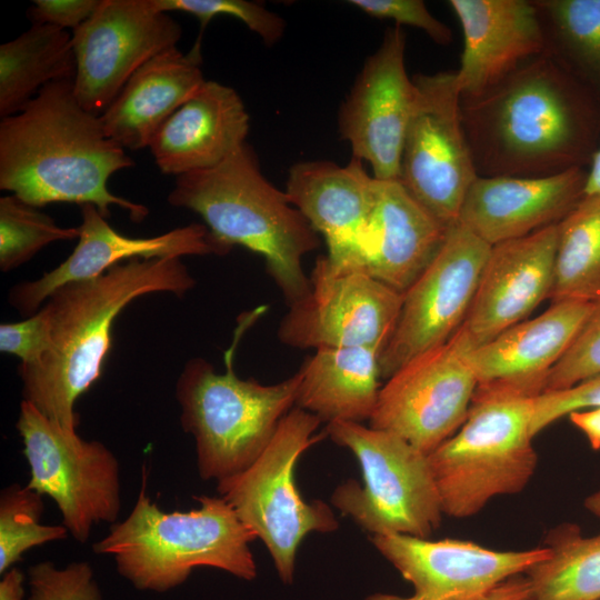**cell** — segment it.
Masks as SVG:
<instances>
[{"mask_svg":"<svg viewBox=\"0 0 600 600\" xmlns=\"http://www.w3.org/2000/svg\"><path fill=\"white\" fill-rule=\"evenodd\" d=\"M461 117L479 177L588 168L600 147V93L548 49L484 92L461 96Z\"/></svg>","mask_w":600,"mask_h":600,"instance_id":"obj_1","label":"cell"},{"mask_svg":"<svg viewBox=\"0 0 600 600\" xmlns=\"http://www.w3.org/2000/svg\"><path fill=\"white\" fill-rule=\"evenodd\" d=\"M133 166L107 136L100 116L77 100L73 80L47 84L19 112L1 118L0 189L37 208L93 204L108 219L110 206H118L140 222L148 208L107 186L113 173Z\"/></svg>","mask_w":600,"mask_h":600,"instance_id":"obj_2","label":"cell"},{"mask_svg":"<svg viewBox=\"0 0 600 600\" xmlns=\"http://www.w3.org/2000/svg\"><path fill=\"white\" fill-rule=\"evenodd\" d=\"M194 284L180 258H137L58 288L43 306L50 317V350L38 363L18 367L22 400L66 431L77 432L76 402L102 373L120 312L142 296L183 297Z\"/></svg>","mask_w":600,"mask_h":600,"instance_id":"obj_3","label":"cell"},{"mask_svg":"<svg viewBox=\"0 0 600 600\" xmlns=\"http://www.w3.org/2000/svg\"><path fill=\"white\" fill-rule=\"evenodd\" d=\"M168 202L198 213L229 250L241 246L261 256L288 306L308 292L302 262L319 248L318 233L262 174L248 143L211 169L176 177Z\"/></svg>","mask_w":600,"mask_h":600,"instance_id":"obj_4","label":"cell"},{"mask_svg":"<svg viewBox=\"0 0 600 600\" xmlns=\"http://www.w3.org/2000/svg\"><path fill=\"white\" fill-rule=\"evenodd\" d=\"M199 507L164 512L148 494L142 467L137 501L129 516L110 526L92 544L112 556L117 571L144 591L166 592L183 583L196 568L209 567L242 580L258 570L250 544L257 538L220 496H194Z\"/></svg>","mask_w":600,"mask_h":600,"instance_id":"obj_5","label":"cell"},{"mask_svg":"<svg viewBox=\"0 0 600 600\" xmlns=\"http://www.w3.org/2000/svg\"><path fill=\"white\" fill-rule=\"evenodd\" d=\"M536 397L506 384L477 386L463 424L429 454L444 516L472 517L493 498L527 487L538 463Z\"/></svg>","mask_w":600,"mask_h":600,"instance_id":"obj_6","label":"cell"},{"mask_svg":"<svg viewBox=\"0 0 600 600\" xmlns=\"http://www.w3.org/2000/svg\"><path fill=\"white\" fill-rule=\"evenodd\" d=\"M232 349L226 353L223 373L208 360L192 358L176 384L180 423L194 439L202 480L219 482L246 470L296 407L298 371L273 384L242 379L233 370Z\"/></svg>","mask_w":600,"mask_h":600,"instance_id":"obj_7","label":"cell"},{"mask_svg":"<svg viewBox=\"0 0 600 600\" xmlns=\"http://www.w3.org/2000/svg\"><path fill=\"white\" fill-rule=\"evenodd\" d=\"M322 421L293 407L273 438L246 470L217 482V491L240 521L266 546L280 580L291 584L296 558L310 533L339 528L334 512L321 500L306 501L294 481V468L306 450L322 436Z\"/></svg>","mask_w":600,"mask_h":600,"instance_id":"obj_8","label":"cell"},{"mask_svg":"<svg viewBox=\"0 0 600 600\" xmlns=\"http://www.w3.org/2000/svg\"><path fill=\"white\" fill-rule=\"evenodd\" d=\"M326 434L347 448L362 483L349 479L331 494L332 506L371 536L429 539L444 516L429 460L401 437L357 422H331Z\"/></svg>","mask_w":600,"mask_h":600,"instance_id":"obj_9","label":"cell"},{"mask_svg":"<svg viewBox=\"0 0 600 600\" xmlns=\"http://www.w3.org/2000/svg\"><path fill=\"white\" fill-rule=\"evenodd\" d=\"M16 427L30 469L27 487L54 501L73 539L84 543L94 524L117 521L120 467L109 448L66 431L26 400Z\"/></svg>","mask_w":600,"mask_h":600,"instance_id":"obj_10","label":"cell"},{"mask_svg":"<svg viewBox=\"0 0 600 600\" xmlns=\"http://www.w3.org/2000/svg\"><path fill=\"white\" fill-rule=\"evenodd\" d=\"M414 100L399 181L438 221L458 223L466 194L479 177L461 117L456 71L412 76Z\"/></svg>","mask_w":600,"mask_h":600,"instance_id":"obj_11","label":"cell"},{"mask_svg":"<svg viewBox=\"0 0 600 600\" xmlns=\"http://www.w3.org/2000/svg\"><path fill=\"white\" fill-rule=\"evenodd\" d=\"M308 292L289 304L277 337L294 349L364 347L380 352L389 341L403 293L357 269L319 257Z\"/></svg>","mask_w":600,"mask_h":600,"instance_id":"obj_12","label":"cell"},{"mask_svg":"<svg viewBox=\"0 0 600 600\" xmlns=\"http://www.w3.org/2000/svg\"><path fill=\"white\" fill-rule=\"evenodd\" d=\"M491 247L459 222L448 229L430 264L403 293L396 328L379 354L382 380L460 329Z\"/></svg>","mask_w":600,"mask_h":600,"instance_id":"obj_13","label":"cell"},{"mask_svg":"<svg viewBox=\"0 0 600 600\" xmlns=\"http://www.w3.org/2000/svg\"><path fill=\"white\" fill-rule=\"evenodd\" d=\"M470 348L456 332L414 358L381 387L370 427L390 431L430 454L467 419L478 386Z\"/></svg>","mask_w":600,"mask_h":600,"instance_id":"obj_14","label":"cell"},{"mask_svg":"<svg viewBox=\"0 0 600 600\" xmlns=\"http://www.w3.org/2000/svg\"><path fill=\"white\" fill-rule=\"evenodd\" d=\"M71 36L73 93L86 110L100 116L142 64L177 47L182 28L152 0H101Z\"/></svg>","mask_w":600,"mask_h":600,"instance_id":"obj_15","label":"cell"},{"mask_svg":"<svg viewBox=\"0 0 600 600\" xmlns=\"http://www.w3.org/2000/svg\"><path fill=\"white\" fill-rule=\"evenodd\" d=\"M378 552L412 584L410 596L377 592L363 600H479L549 556L547 547L494 550L467 540L370 536Z\"/></svg>","mask_w":600,"mask_h":600,"instance_id":"obj_16","label":"cell"},{"mask_svg":"<svg viewBox=\"0 0 600 600\" xmlns=\"http://www.w3.org/2000/svg\"><path fill=\"white\" fill-rule=\"evenodd\" d=\"M406 33L386 30L379 48L367 58L341 104L338 126L352 157L370 164L379 180H398L402 146L414 100L406 70Z\"/></svg>","mask_w":600,"mask_h":600,"instance_id":"obj_17","label":"cell"},{"mask_svg":"<svg viewBox=\"0 0 600 600\" xmlns=\"http://www.w3.org/2000/svg\"><path fill=\"white\" fill-rule=\"evenodd\" d=\"M78 243L71 254L37 280L16 284L9 303L30 317L58 288L96 278L111 267L131 259H163L183 256H224L231 250L211 234L206 224L191 223L150 238H132L117 232L93 204L81 206Z\"/></svg>","mask_w":600,"mask_h":600,"instance_id":"obj_18","label":"cell"},{"mask_svg":"<svg viewBox=\"0 0 600 600\" xmlns=\"http://www.w3.org/2000/svg\"><path fill=\"white\" fill-rule=\"evenodd\" d=\"M557 224L491 247L469 312L457 331L471 349L526 320L550 299Z\"/></svg>","mask_w":600,"mask_h":600,"instance_id":"obj_19","label":"cell"},{"mask_svg":"<svg viewBox=\"0 0 600 600\" xmlns=\"http://www.w3.org/2000/svg\"><path fill=\"white\" fill-rule=\"evenodd\" d=\"M588 168L539 178L478 177L458 222L490 246L559 223L583 198Z\"/></svg>","mask_w":600,"mask_h":600,"instance_id":"obj_20","label":"cell"},{"mask_svg":"<svg viewBox=\"0 0 600 600\" xmlns=\"http://www.w3.org/2000/svg\"><path fill=\"white\" fill-rule=\"evenodd\" d=\"M376 184L363 162L352 157L344 166L326 160L293 164L284 192L313 230L324 237L328 259L348 267L360 254Z\"/></svg>","mask_w":600,"mask_h":600,"instance_id":"obj_21","label":"cell"},{"mask_svg":"<svg viewBox=\"0 0 600 600\" xmlns=\"http://www.w3.org/2000/svg\"><path fill=\"white\" fill-rule=\"evenodd\" d=\"M463 33L456 70L462 97L478 96L526 60L547 50L533 1L450 0Z\"/></svg>","mask_w":600,"mask_h":600,"instance_id":"obj_22","label":"cell"},{"mask_svg":"<svg viewBox=\"0 0 600 600\" xmlns=\"http://www.w3.org/2000/svg\"><path fill=\"white\" fill-rule=\"evenodd\" d=\"M399 180H379L360 254L346 268L404 293L430 264L447 231Z\"/></svg>","mask_w":600,"mask_h":600,"instance_id":"obj_23","label":"cell"},{"mask_svg":"<svg viewBox=\"0 0 600 600\" xmlns=\"http://www.w3.org/2000/svg\"><path fill=\"white\" fill-rule=\"evenodd\" d=\"M249 120L234 89L206 80L163 123L149 148L164 174L208 170L247 143Z\"/></svg>","mask_w":600,"mask_h":600,"instance_id":"obj_24","label":"cell"},{"mask_svg":"<svg viewBox=\"0 0 600 600\" xmlns=\"http://www.w3.org/2000/svg\"><path fill=\"white\" fill-rule=\"evenodd\" d=\"M596 303L559 301L543 313L526 319L489 342L468 350L478 384L498 383L529 394L543 392L551 368L567 351Z\"/></svg>","mask_w":600,"mask_h":600,"instance_id":"obj_25","label":"cell"},{"mask_svg":"<svg viewBox=\"0 0 600 600\" xmlns=\"http://www.w3.org/2000/svg\"><path fill=\"white\" fill-rule=\"evenodd\" d=\"M201 48L167 49L142 64L100 114L109 138L124 150L149 148L163 123L206 82Z\"/></svg>","mask_w":600,"mask_h":600,"instance_id":"obj_26","label":"cell"},{"mask_svg":"<svg viewBox=\"0 0 600 600\" xmlns=\"http://www.w3.org/2000/svg\"><path fill=\"white\" fill-rule=\"evenodd\" d=\"M298 372L296 407L327 424L370 420L382 387L378 350L364 347L317 349Z\"/></svg>","mask_w":600,"mask_h":600,"instance_id":"obj_27","label":"cell"},{"mask_svg":"<svg viewBox=\"0 0 600 600\" xmlns=\"http://www.w3.org/2000/svg\"><path fill=\"white\" fill-rule=\"evenodd\" d=\"M76 58L67 30L32 23L0 47V116L23 109L49 83L73 80Z\"/></svg>","mask_w":600,"mask_h":600,"instance_id":"obj_28","label":"cell"},{"mask_svg":"<svg viewBox=\"0 0 600 600\" xmlns=\"http://www.w3.org/2000/svg\"><path fill=\"white\" fill-rule=\"evenodd\" d=\"M552 302H600V193L584 194L557 223Z\"/></svg>","mask_w":600,"mask_h":600,"instance_id":"obj_29","label":"cell"},{"mask_svg":"<svg viewBox=\"0 0 600 600\" xmlns=\"http://www.w3.org/2000/svg\"><path fill=\"white\" fill-rule=\"evenodd\" d=\"M549 556L524 574L531 600H600V534L583 537L574 524L548 533Z\"/></svg>","mask_w":600,"mask_h":600,"instance_id":"obj_30","label":"cell"},{"mask_svg":"<svg viewBox=\"0 0 600 600\" xmlns=\"http://www.w3.org/2000/svg\"><path fill=\"white\" fill-rule=\"evenodd\" d=\"M547 49L600 93V0H534Z\"/></svg>","mask_w":600,"mask_h":600,"instance_id":"obj_31","label":"cell"},{"mask_svg":"<svg viewBox=\"0 0 600 600\" xmlns=\"http://www.w3.org/2000/svg\"><path fill=\"white\" fill-rule=\"evenodd\" d=\"M40 493L17 483L0 496V573L3 574L33 547L62 540L67 528L41 524L43 501Z\"/></svg>","mask_w":600,"mask_h":600,"instance_id":"obj_32","label":"cell"},{"mask_svg":"<svg viewBox=\"0 0 600 600\" xmlns=\"http://www.w3.org/2000/svg\"><path fill=\"white\" fill-rule=\"evenodd\" d=\"M79 234V227H59L50 216L14 194L0 198V269L3 272L26 263L49 243L78 239Z\"/></svg>","mask_w":600,"mask_h":600,"instance_id":"obj_33","label":"cell"},{"mask_svg":"<svg viewBox=\"0 0 600 600\" xmlns=\"http://www.w3.org/2000/svg\"><path fill=\"white\" fill-rule=\"evenodd\" d=\"M164 12L181 11L200 22V37L194 46L201 48V34L210 20L217 16H230L243 22L267 46L278 42L286 29L284 20L266 7L247 0H152Z\"/></svg>","mask_w":600,"mask_h":600,"instance_id":"obj_34","label":"cell"},{"mask_svg":"<svg viewBox=\"0 0 600 600\" xmlns=\"http://www.w3.org/2000/svg\"><path fill=\"white\" fill-rule=\"evenodd\" d=\"M29 594L26 600H102L88 562H71L58 568L42 561L28 569Z\"/></svg>","mask_w":600,"mask_h":600,"instance_id":"obj_35","label":"cell"},{"mask_svg":"<svg viewBox=\"0 0 600 600\" xmlns=\"http://www.w3.org/2000/svg\"><path fill=\"white\" fill-rule=\"evenodd\" d=\"M600 374V302L549 371L543 392L571 388Z\"/></svg>","mask_w":600,"mask_h":600,"instance_id":"obj_36","label":"cell"},{"mask_svg":"<svg viewBox=\"0 0 600 600\" xmlns=\"http://www.w3.org/2000/svg\"><path fill=\"white\" fill-rule=\"evenodd\" d=\"M349 3L370 17L420 29L438 44L446 46L452 41L450 28L432 16L421 0H350Z\"/></svg>","mask_w":600,"mask_h":600,"instance_id":"obj_37","label":"cell"},{"mask_svg":"<svg viewBox=\"0 0 600 600\" xmlns=\"http://www.w3.org/2000/svg\"><path fill=\"white\" fill-rule=\"evenodd\" d=\"M596 407H600V374L568 389L542 392L533 401L532 436L571 412Z\"/></svg>","mask_w":600,"mask_h":600,"instance_id":"obj_38","label":"cell"},{"mask_svg":"<svg viewBox=\"0 0 600 600\" xmlns=\"http://www.w3.org/2000/svg\"><path fill=\"white\" fill-rule=\"evenodd\" d=\"M50 348V317L44 307L22 321L0 324V351L19 357L20 364L38 363Z\"/></svg>","mask_w":600,"mask_h":600,"instance_id":"obj_39","label":"cell"},{"mask_svg":"<svg viewBox=\"0 0 600 600\" xmlns=\"http://www.w3.org/2000/svg\"><path fill=\"white\" fill-rule=\"evenodd\" d=\"M101 0H34L28 10L32 23L76 30L97 10Z\"/></svg>","mask_w":600,"mask_h":600,"instance_id":"obj_40","label":"cell"},{"mask_svg":"<svg viewBox=\"0 0 600 600\" xmlns=\"http://www.w3.org/2000/svg\"><path fill=\"white\" fill-rule=\"evenodd\" d=\"M531 599V586L526 574H519L503 581L479 600H528Z\"/></svg>","mask_w":600,"mask_h":600,"instance_id":"obj_41","label":"cell"},{"mask_svg":"<svg viewBox=\"0 0 600 600\" xmlns=\"http://www.w3.org/2000/svg\"><path fill=\"white\" fill-rule=\"evenodd\" d=\"M570 421L588 439L593 450L600 449V407L571 412Z\"/></svg>","mask_w":600,"mask_h":600,"instance_id":"obj_42","label":"cell"},{"mask_svg":"<svg viewBox=\"0 0 600 600\" xmlns=\"http://www.w3.org/2000/svg\"><path fill=\"white\" fill-rule=\"evenodd\" d=\"M24 593V576L12 567L0 581V600H26Z\"/></svg>","mask_w":600,"mask_h":600,"instance_id":"obj_43","label":"cell"},{"mask_svg":"<svg viewBox=\"0 0 600 600\" xmlns=\"http://www.w3.org/2000/svg\"><path fill=\"white\" fill-rule=\"evenodd\" d=\"M600 193V147L588 167L584 194Z\"/></svg>","mask_w":600,"mask_h":600,"instance_id":"obj_44","label":"cell"},{"mask_svg":"<svg viewBox=\"0 0 600 600\" xmlns=\"http://www.w3.org/2000/svg\"><path fill=\"white\" fill-rule=\"evenodd\" d=\"M584 508L600 520V491H597L584 499Z\"/></svg>","mask_w":600,"mask_h":600,"instance_id":"obj_45","label":"cell"},{"mask_svg":"<svg viewBox=\"0 0 600 600\" xmlns=\"http://www.w3.org/2000/svg\"><path fill=\"white\" fill-rule=\"evenodd\" d=\"M528 600H531V599H528Z\"/></svg>","mask_w":600,"mask_h":600,"instance_id":"obj_46","label":"cell"}]
</instances>
